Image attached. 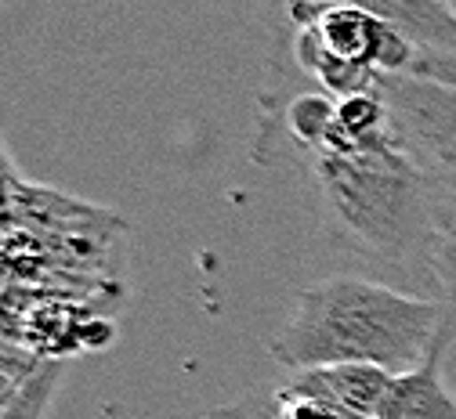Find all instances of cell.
I'll return each mask as SVG.
<instances>
[{
    "label": "cell",
    "instance_id": "cell-1",
    "mask_svg": "<svg viewBox=\"0 0 456 419\" xmlns=\"http://www.w3.org/2000/svg\"><path fill=\"white\" fill-rule=\"evenodd\" d=\"M294 163L312 173L322 228L340 250L435 296L428 254L438 217L456 196L410 159L395 127L366 141L330 131L319 149Z\"/></svg>",
    "mask_w": 456,
    "mask_h": 419
},
{
    "label": "cell",
    "instance_id": "cell-2",
    "mask_svg": "<svg viewBox=\"0 0 456 419\" xmlns=\"http://www.w3.org/2000/svg\"><path fill=\"white\" fill-rule=\"evenodd\" d=\"M438 326L435 296L362 275H326L297 293L290 322L272 340V358L290 373L337 362L406 373L428 354Z\"/></svg>",
    "mask_w": 456,
    "mask_h": 419
},
{
    "label": "cell",
    "instance_id": "cell-3",
    "mask_svg": "<svg viewBox=\"0 0 456 419\" xmlns=\"http://www.w3.org/2000/svg\"><path fill=\"white\" fill-rule=\"evenodd\" d=\"M275 33H308L322 51L373 73H410L417 47L391 22L345 0H287L268 12Z\"/></svg>",
    "mask_w": 456,
    "mask_h": 419
},
{
    "label": "cell",
    "instance_id": "cell-4",
    "mask_svg": "<svg viewBox=\"0 0 456 419\" xmlns=\"http://www.w3.org/2000/svg\"><path fill=\"white\" fill-rule=\"evenodd\" d=\"M377 91L410 159L456 196V87L413 73H384Z\"/></svg>",
    "mask_w": 456,
    "mask_h": 419
},
{
    "label": "cell",
    "instance_id": "cell-5",
    "mask_svg": "<svg viewBox=\"0 0 456 419\" xmlns=\"http://www.w3.org/2000/svg\"><path fill=\"white\" fill-rule=\"evenodd\" d=\"M391 380H395V373L370 366V362H337V366L294 369L282 380V391L301 394V398H319L326 405L348 408V412L377 415Z\"/></svg>",
    "mask_w": 456,
    "mask_h": 419
},
{
    "label": "cell",
    "instance_id": "cell-6",
    "mask_svg": "<svg viewBox=\"0 0 456 419\" xmlns=\"http://www.w3.org/2000/svg\"><path fill=\"white\" fill-rule=\"evenodd\" d=\"M452 340L438 329L428 354L406 373H395L377 419H456V398L445 387L442 366Z\"/></svg>",
    "mask_w": 456,
    "mask_h": 419
},
{
    "label": "cell",
    "instance_id": "cell-7",
    "mask_svg": "<svg viewBox=\"0 0 456 419\" xmlns=\"http://www.w3.org/2000/svg\"><path fill=\"white\" fill-rule=\"evenodd\" d=\"M287 0H257V8L268 15ZM345 4L366 8L377 19L391 22L417 51H456V15L442 0H345Z\"/></svg>",
    "mask_w": 456,
    "mask_h": 419
},
{
    "label": "cell",
    "instance_id": "cell-8",
    "mask_svg": "<svg viewBox=\"0 0 456 419\" xmlns=\"http://www.w3.org/2000/svg\"><path fill=\"white\" fill-rule=\"evenodd\" d=\"M431 282H435V301L442 308V333L456 343V199L442 210L435 238H431V254H428Z\"/></svg>",
    "mask_w": 456,
    "mask_h": 419
},
{
    "label": "cell",
    "instance_id": "cell-9",
    "mask_svg": "<svg viewBox=\"0 0 456 419\" xmlns=\"http://www.w3.org/2000/svg\"><path fill=\"white\" fill-rule=\"evenodd\" d=\"M59 387H62V362H40L15 391V398L0 408V419H44Z\"/></svg>",
    "mask_w": 456,
    "mask_h": 419
},
{
    "label": "cell",
    "instance_id": "cell-10",
    "mask_svg": "<svg viewBox=\"0 0 456 419\" xmlns=\"http://www.w3.org/2000/svg\"><path fill=\"white\" fill-rule=\"evenodd\" d=\"M207 419H287V408H282L279 398V383L275 387H254L250 394L214 405L207 412Z\"/></svg>",
    "mask_w": 456,
    "mask_h": 419
},
{
    "label": "cell",
    "instance_id": "cell-11",
    "mask_svg": "<svg viewBox=\"0 0 456 419\" xmlns=\"http://www.w3.org/2000/svg\"><path fill=\"white\" fill-rule=\"evenodd\" d=\"M279 398H282V408H287V419H377V415H362V412H348V408L326 405L319 398L290 394V391H282V383H279Z\"/></svg>",
    "mask_w": 456,
    "mask_h": 419
},
{
    "label": "cell",
    "instance_id": "cell-12",
    "mask_svg": "<svg viewBox=\"0 0 456 419\" xmlns=\"http://www.w3.org/2000/svg\"><path fill=\"white\" fill-rule=\"evenodd\" d=\"M410 73L424 77V80H435V84L456 87V51H442V54L438 51H420Z\"/></svg>",
    "mask_w": 456,
    "mask_h": 419
},
{
    "label": "cell",
    "instance_id": "cell-13",
    "mask_svg": "<svg viewBox=\"0 0 456 419\" xmlns=\"http://www.w3.org/2000/svg\"><path fill=\"white\" fill-rule=\"evenodd\" d=\"M442 4H445V8H449V12L456 15V0H442Z\"/></svg>",
    "mask_w": 456,
    "mask_h": 419
}]
</instances>
